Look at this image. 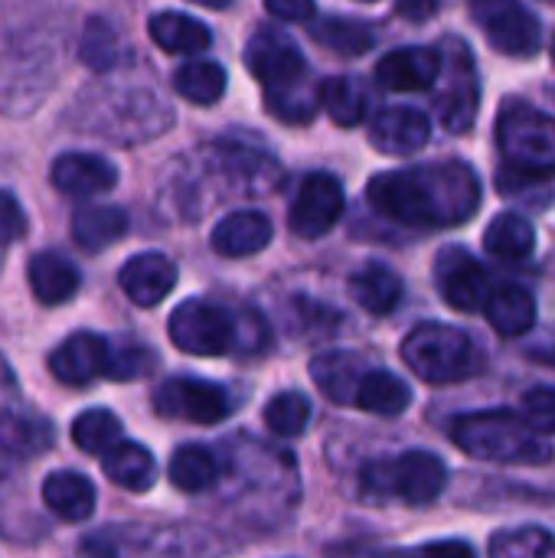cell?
Instances as JSON below:
<instances>
[{
  "mask_svg": "<svg viewBox=\"0 0 555 558\" xmlns=\"http://www.w3.org/2000/svg\"><path fill=\"white\" fill-rule=\"evenodd\" d=\"M366 199L383 216L402 226H461L481 206V180L464 160H435L376 173L366 183Z\"/></svg>",
  "mask_w": 555,
  "mask_h": 558,
  "instance_id": "cell-1",
  "label": "cell"
},
{
  "mask_svg": "<svg viewBox=\"0 0 555 558\" xmlns=\"http://www.w3.org/2000/svg\"><path fill=\"white\" fill-rule=\"evenodd\" d=\"M245 65L265 88L268 111L285 124H307L321 105V85L311 82L301 49L278 29H258L245 46Z\"/></svg>",
  "mask_w": 555,
  "mask_h": 558,
  "instance_id": "cell-2",
  "label": "cell"
},
{
  "mask_svg": "<svg viewBox=\"0 0 555 558\" xmlns=\"http://www.w3.org/2000/svg\"><path fill=\"white\" fill-rule=\"evenodd\" d=\"M451 441L481 461L494 464H550L553 448L540 438V432L514 415V412H468L451 418Z\"/></svg>",
  "mask_w": 555,
  "mask_h": 558,
  "instance_id": "cell-3",
  "label": "cell"
},
{
  "mask_svg": "<svg viewBox=\"0 0 555 558\" xmlns=\"http://www.w3.org/2000/svg\"><path fill=\"white\" fill-rule=\"evenodd\" d=\"M402 360L432 386L461 383L484 366L478 343L464 330L448 324H419L415 330H409L402 340Z\"/></svg>",
  "mask_w": 555,
  "mask_h": 558,
  "instance_id": "cell-4",
  "label": "cell"
},
{
  "mask_svg": "<svg viewBox=\"0 0 555 558\" xmlns=\"http://www.w3.org/2000/svg\"><path fill=\"white\" fill-rule=\"evenodd\" d=\"M497 147L504 163L527 180L555 177V118L530 108L514 105L497 121Z\"/></svg>",
  "mask_w": 555,
  "mask_h": 558,
  "instance_id": "cell-5",
  "label": "cell"
},
{
  "mask_svg": "<svg viewBox=\"0 0 555 558\" xmlns=\"http://www.w3.org/2000/svg\"><path fill=\"white\" fill-rule=\"evenodd\" d=\"M448 487V468L432 451H406L393 461L363 468V490L373 497H399L412 507L435 504Z\"/></svg>",
  "mask_w": 555,
  "mask_h": 558,
  "instance_id": "cell-6",
  "label": "cell"
},
{
  "mask_svg": "<svg viewBox=\"0 0 555 558\" xmlns=\"http://www.w3.org/2000/svg\"><path fill=\"white\" fill-rule=\"evenodd\" d=\"M167 333L177 350L190 356H222L239 343V327L236 317L209 301H183L167 324Z\"/></svg>",
  "mask_w": 555,
  "mask_h": 558,
  "instance_id": "cell-7",
  "label": "cell"
},
{
  "mask_svg": "<svg viewBox=\"0 0 555 558\" xmlns=\"http://www.w3.org/2000/svg\"><path fill=\"white\" fill-rule=\"evenodd\" d=\"M471 16L504 56L530 59L543 49V26L520 0H471Z\"/></svg>",
  "mask_w": 555,
  "mask_h": 558,
  "instance_id": "cell-8",
  "label": "cell"
},
{
  "mask_svg": "<svg viewBox=\"0 0 555 558\" xmlns=\"http://www.w3.org/2000/svg\"><path fill=\"white\" fill-rule=\"evenodd\" d=\"M442 59L448 62V82L442 92H435V111L448 131L464 134V131H471V124L478 118V105H481L478 72H474L468 46L458 36H448L442 43Z\"/></svg>",
  "mask_w": 555,
  "mask_h": 558,
  "instance_id": "cell-9",
  "label": "cell"
},
{
  "mask_svg": "<svg viewBox=\"0 0 555 558\" xmlns=\"http://www.w3.org/2000/svg\"><path fill=\"white\" fill-rule=\"evenodd\" d=\"M154 409L164 418L193 422V425H216V422L229 418L232 399L216 383L193 379V376H173V379L160 383V389L154 392Z\"/></svg>",
  "mask_w": 555,
  "mask_h": 558,
  "instance_id": "cell-10",
  "label": "cell"
},
{
  "mask_svg": "<svg viewBox=\"0 0 555 558\" xmlns=\"http://www.w3.org/2000/svg\"><path fill=\"white\" fill-rule=\"evenodd\" d=\"M435 288L438 294L461 314H474L484 311L487 298H491V278L484 271V265L461 245H448L435 255Z\"/></svg>",
  "mask_w": 555,
  "mask_h": 558,
  "instance_id": "cell-11",
  "label": "cell"
},
{
  "mask_svg": "<svg viewBox=\"0 0 555 558\" xmlns=\"http://www.w3.org/2000/svg\"><path fill=\"white\" fill-rule=\"evenodd\" d=\"M347 196L343 183L334 173H311L298 186V196L288 213V226L298 239H324L343 216Z\"/></svg>",
  "mask_w": 555,
  "mask_h": 558,
  "instance_id": "cell-12",
  "label": "cell"
},
{
  "mask_svg": "<svg viewBox=\"0 0 555 558\" xmlns=\"http://www.w3.org/2000/svg\"><path fill=\"white\" fill-rule=\"evenodd\" d=\"M432 137V121L419 108H379L370 121V141L379 154L389 157H409L419 154Z\"/></svg>",
  "mask_w": 555,
  "mask_h": 558,
  "instance_id": "cell-13",
  "label": "cell"
},
{
  "mask_svg": "<svg viewBox=\"0 0 555 558\" xmlns=\"http://www.w3.org/2000/svg\"><path fill=\"white\" fill-rule=\"evenodd\" d=\"M108 366H111V343L88 330L62 340L49 356L52 376L65 386H85L98 376H108Z\"/></svg>",
  "mask_w": 555,
  "mask_h": 558,
  "instance_id": "cell-14",
  "label": "cell"
},
{
  "mask_svg": "<svg viewBox=\"0 0 555 558\" xmlns=\"http://www.w3.org/2000/svg\"><path fill=\"white\" fill-rule=\"evenodd\" d=\"M442 49L429 46H406L386 52L376 65V82L386 92H422L442 78Z\"/></svg>",
  "mask_w": 555,
  "mask_h": 558,
  "instance_id": "cell-15",
  "label": "cell"
},
{
  "mask_svg": "<svg viewBox=\"0 0 555 558\" xmlns=\"http://www.w3.org/2000/svg\"><path fill=\"white\" fill-rule=\"evenodd\" d=\"M49 180L59 193L65 196H79V199H88V196H98V193H108L114 183H118V170L111 160L98 157V154H85V150H69L62 157H56L52 170H49Z\"/></svg>",
  "mask_w": 555,
  "mask_h": 558,
  "instance_id": "cell-16",
  "label": "cell"
},
{
  "mask_svg": "<svg viewBox=\"0 0 555 558\" xmlns=\"http://www.w3.org/2000/svg\"><path fill=\"white\" fill-rule=\"evenodd\" d=\"M118 284L137 307H157L177 288V265L160 252H141L121 265Z\"/></svg>",
  "mask_w": 555,
  "mask_h": 558,
  "instance_id": "cell-17",
  "label": "cell"
},
{
  "mask_svg": "<svg viewBox=\"0 0 555 558\" xmlns=\"http://www.w3.org/2000/svg\"><path fill=\"white\" fill-rule=\"evenodd\" d=\"M272 235L275 229L265 213L242 209V213H229L226 219H219L209 242L222 258H249V255H258L272 242Z\"/></svg>",
  "mask_w": 555,
  "mask_h": 558,
  "instance_id": "cell-18",
  "label": "cell"
},
{
  "mask_svg": "<svg viewBox=\"0 0 555 558\" xmlns=\"http://www.w3.org/2000/svg\"><path fill=\"white\" fill-rule=\"evenodd\" d=\"M26 278H29V291L39 304L46 307H59L65 304L69 298H75L82 278H79V268L59 255V252H39L29 258V268H26Z\"/></svg>",
  "mask_w": 555,
  "mask_h": 558,
  "instance_id": "cell-19",
  "label": "cell"
},
{
  "mask_svg": "<svg viewBox=\"0 0 555 558\" xmlns=\"http://www.w3.org/2000/svg\"><path fill=\"white\" fill-rule=\"evenodd\" d=\"M95 487L79 471H52L43 481V504L65 523H85L95 513Z\"/></svg>",
  "mask_w": 555,
  "mask_h": 558,
  "instance_id": "cell-20",
  "label": "cell"
},
{
  "mask_svg": "<svg viewBox=\"0 0 555 558\" xmlns=\"http://www.w3.org/2000/svg\"><path fill=\"white\" fill-rule=\"evenodd\" d=\"M402 278L383 262H370L350 278L353 301L373 317H389L402 304Z\"/></svg>",
  "mask_w": 555,
  "mask_h": 558,
  "instance_id": "cell-21",
  "label": "cell"
},
{
  "mask_svg": "<svg viewBox=\"0 0 555 558\" xmlns=\"http://www.w3.org/2000/svg\"><path fill=\"white\" fill-rule=\"evenodd\" d=\"M101 471L111 484L131 490V494H144L154 487L157 477V464L154 454L137 445V441H118L101 454Z\"/></svg>",
  "mask_w": 555,
  "mask_h": 558,
  "instance_id": "cell-22",
  "label": "cell"
},
{
  "mask_svg": "<svg viewBox=\"0 0 555 558\" xmlns=\"http://www.w3.org/2000/svg\"><path fill=\"white\" fill-rule=\"evenodd\" d=\"M147 29H150V39L170 56H200L213 43V33L203 20L186 16V13H173V10L154 13Z\"/></svg>",
  "mask_w": 555,
  "mask_h": 558,
  "instance_id": "cell-23",
  "label": "cell"
},
{
  "mask_svg": "<svg viewBox=\"0 0 555 558\" xmlns=\"http://www.w3.org/2000/svg\"><path fill=\"white\" fill-rule=\"evenodd\" d=\"M484 314L500 337H523L536 324V301L520 284H500L491 291Z\"/></svg>",
  "mask_w": 555,
  "mask_h": 558,
  "instance_id": "cell-24",
  "label": "cell"
},
{
  "mask_svg": "<svg viewBox=\"0 0 555 558\" xmlns=\"http://www.w3.org/2000/svg\"><path fill=\"white\" fill-rule=\"evenodd\" d=\"M363 373H366V366L353 353H321L311 363V376H314L317 389L327 399H334L337 405H353Z\"/></svg>",
  "mask_w": 555,
  "mask_h": 558,
  "instance_id": "cell-25",
  "label": "cell"
},
{
  "mask_svg": "<svg viewBox=\"0 0 555 558\" xmlns=\"http://www.w3.org/2000/svg\"><path fill=\"white\" fill-rule=\"evenodd\" d=\"M353 405H360L363 412L383 415V418H396L412 405V389L406 379H399L386 369H366L357 386Z\"/></svg>",
  "mask_w": 555,
  "mask_h": 558,
  "instance_id": "cell-26",
  "label": "cell"
},
{
  "mask_svg": "<svg viewBox=\"0 0 555 558\" xmlns=\"http://www.w3.org/2000/svg\"><path fill=\"white\" fill-rule=\"evenodd\" d=\"M128 213L121 206H82L72 216V239L85 252H101L128 235Z\"/></svg>",
  "mask_w": 555,
  "mask_h": 558,
  "instance_id": "cell-27",
  "label": "cell"
},
{
  "mask_svg": "<svg viewBox=\"0 0 555 558\" xmlns=\"http://www.w3.org/2000/svg\"><path fill=\"white\" fill-rule=\"evenodd\" d=\"M321 108L340 128H357L370 114V92L353 75H330L321 82Z\"/></svg>",
  "mask_w": 555,
  "mask_h": 558,
  "instance_id": "cell-28",
  "label": "cell"
},
{
  "mask_svg": "<svg viewBox=\"0 0 555 558\" xmlns=\"http://www.w3.org/2000/svg\"><path fill=\"white\" fill-rule=\"evenodd\" d=\"M43 445H49V428L43 422H29L10 409H0V481L20 458L39 451Z\"/></svg>",
  "mask_w": 555,
  "mask_h": 558,
  "instance_id": "cell-29",
  "label": "cell"
},
{
  "mask_svg": "<svg viewBox=\"0 0 555 558\" xmlns=\"http://www.w3.org/2000/svg\"><path fill=\"white\" fill-rule=\"evenodd\" d=\"M484 248L494 258L504 262H523L536 248V229L527 216L517 213H500L487 229H484Z\"/></svg>",
  "mask_w": 555,
  "mask_h": 558,
  "instance_id": "cell-30",
  "label": "cell"
},
{
  "mask_svg": "<svg viewBox=\"0 0 555 558\" xmlns=\"http://www.w3.org/2000/svg\"><path fill=\"white\" fill-rule=\"evenodd\" d=\"M170 484L183 494H203L219 481V461L206 445H183L170 458Z\"/></svg>",
  "mask_w": 555,
  "mask_h": 558,
  "instance_id": "cell-31",
  "label": "cell"
},
{
  "mask_svg": "<svg viewBox=\"0 0 555 558\" xmlns=\"http://www.w3.org/2000/svg\"><path fill=\"white\" fill-rule=\"evenodd\" d=\"M173 85L177 92L193 101V105H216L222 95H226V85H229V75L219 62L213 59H193V62H183L173 75Z\"/></svg>",
  "mask_w": 555,
  "mask_h": 558,
  "instance_id": "cell-32",
  "label": "cell"
},
{
  "mask_svg": "<svg viewBox=\"0 0 555 558\" xmlns=\"http://www.w3.org/2000/svg\"><path fill=\"white\" fill-rule=\"evenodd\" d=\"M311 36H314V43H321L324 49H330L337 56H363L376 43V33L366 23L340 20V16H324V20L311 23Z\"/></svg>",
  "mask_w": 555,
  "mask_h": 558,
  "instance_id": "cell-33",
  "label": "cell"
},
{
  "mask_svg": "<svg viewBox=\"0 0 555 558\" xmlns=\"http://www.w3.org/2000/svg\"><path fill=\"white\" fill-rule=\"evenodd\" d=\"M72 441L85 454H105L111 445L121 441V422L108 409H88L72 422Z\"/></svg>",
  "mask_w": 555,
  "mask_h": 558,
  "instance_id": "cell-34",
  "label": "cell"
},
{
  "mask_svg": "<svg viewBox=\"0 0 555 558\" xmlns=\"http://www.w3.org/2000/svg\"><path fill=\"white\" fill-rule=\"evenodd\" d=\"M307 422H311V402L301 392H278L265 405V425L278 438H298V435H304Z\"/></svg>",
  "mask_w": 555,
  "mask_h": 558,
  "instance_id": "cell-35",
  "label": "cell"
},
{
  "mask_svg": "<svg viewBox=\"0 0 555 558\" xmlns=\"http://www.w3.org/2000/svg\"><path fill=\"white\" fill-rule=\"evenodd\" d=\"M491 556L500 558H540L555 556V536L540 530V526H527V530H507L497 533L491 539Z\"/></svg>",
  "mask_w": 555,
  "mask_h": 558,
  "instance_id": "cell-36",
  "label": "cell"
},
{
  "mask_svg": "<svg viewBox=\"0 0 555 558\" xmlns=\"http://www.w3.org/2000/svg\"><path fill=\"white\" fill-rule=\"evenodd\" d=\"M79 56H82V62L88 69H108L118 59L114 29L105 20H88L85 36H82V46H79Z\"/></svg>",
  "mask_w": 555,
  "mask_h": 558,
  "instance_id": "cell-37",
  "label": "cell"
},
{
  "mask_svg": "<svg viewBox=\"0 0 555 558\" xmlns=\"http://www.w3.org/2000/svg\"><path fill=\"white\" fill-rule=\"evenodd\" d=\"M154 369V353L141 343H124V347H111V366H108V379H141Z\"/></svg>",
  "mask_w": 555,
  "mask_h": 558,
  "instance_id": "cell-38",
  "label": "cell"
},
{
  "mask_svg": "<svg viewBox=\"0 0 555 558\" xmlns=\"http://www.w3.org/2000/svg\"><path fill=\"white\" fill-rule=\"evenodd\" d=\"M523 418L540 432L555 435V389L553 386H536L523 396Z\"/></svg>",
  "mask_w": 555,
  "mask_h": 558,
  "instance_id": "cell-39",
  "label": "cell"
},
{
  "mask_svg": "<svg viewBox=\"0 0 555 558\" xmlns=\"http://www.w3.org/2000/svg\"><path fill=\"white\" fill-rule=\"evenodd\" d=\"M23 232H26V216H23L20 199L13 193L0 190V245L16 242Z\"/></svg>",
  "mask_w": 555,
  "mask_h": 558,
  "instance_id": "cell-40",
  "label": "cell"
},
{
  "mask_svg": "<svg viewBox=\"0 0 555 558\" xmlns=\"http://www.w3.org/2000/svg\"><path fill=\"white\" fill-rule=\"evenodd\" d=\"M268 13L285 23H311L317 13V0H265Z\"/></svg>",
  "mask_w": 555,
  "mask_h": 558,
  "instance_id": "cell-41",
  "label": "cell"
},
{
  "mask_svg": "<svg viewBox=\"0 0 555 558\" xmlns=\"http://www.w3.org/2000/svg\"><path fill=\"white\" fill-rule=\"evenodd\" d=\"M425 553H458V556H471L474 549L468 543H429Z\"/></svg>",
  "mask_w": 555,
  "mask_h": 558,
  "instance_id": "cell-42",
  "label": "cell"
},
{
  "mask_svg": "<svg viewBox=\"0 0 555 558\" xmlns=\"http://www.w3.org/2000/svg\"><path fill=\"white\" fill-rule=\"evenodd\" d=\"M193 3H200V7H216V10L229 7V0H193Z\"/></svg>",
  "mask_w": 555,
  "mask_h": 558,
  "instance_id": "cell-43",
  "label": "cell"
},
{
  "mask_svg": "<svg viewBox=\"0 0 555 558\" xmlns=\"http://www.w3.org/2000/svg\"><path fill=\"white\" fill-rule=\"evenodd\" d=\"M550 363H553V366H555V350H553V356H550Z\"/></svg>",
  "mask_w": 555,
  "mask_h": 558,
  "instance_id": "cell-44",
  "label": "cell"
},
{
  "mask_svg": "<svg viewBox=\"0 0 555 558\" xmlns=\"http://www.w3.org/2000/svg\"><path fill=\"white\" fill-rule=\"evenodd\" d=\"M553 62H555V36H553Z\"/></svg>",
  "mask_w": 555,
  "mask_h": 558,
  "instance_id": "cell-45",
  "label": "cell"
},
{
  "mask_svg": "<svg viewBox=\"0 0 555 558\" xmlns=\"http://www.w3.org/2000/svg\"><path fill=\"white\" fill-rule=\"evenodd\" d=\"M360 3H373V0H360Z\"/></svg>",
  "mask_w": 555,
  "mask_h": 558,
  "instance_id": "cell-46",
  "label": "cell"
}]
</instances>
